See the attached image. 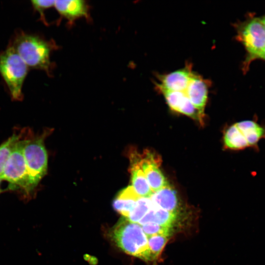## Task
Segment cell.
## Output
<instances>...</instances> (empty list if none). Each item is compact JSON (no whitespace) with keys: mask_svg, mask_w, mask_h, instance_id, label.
I'll return each mask as SVG.
<instances>
[{"mask_svg":"<svg viewBox=\"0 0 265 265\" xmlns=\"http://www.w3.org/2000/svg\"><path fill=\"white\" fill-rule=\"evenodd\" d=\"M140 162L141 168L153 192L168 184L159 168L160 160L159 157L146 151L141 155Z\"/></svg>","mask_w":265,"mask_h":265,"instance_id":"10","label":"cell"},{"mask_svg":"<svg viewBox=\"0 0 265 265\" xmlns=\"http://www.w3.org/2000/svg\"><path fill=\"white\" fill-rule=\"evenodd\" d=\"M55 0H33L31 1V5L34 11L39 13L40 20L46 24L44 11L48 8L53 7Z\"/></svg>","mask_w":265,"mask_h":265,"instance_id":"21","label":"cell"},{"mask_svg":"<svg viewBox=\"0 0 265 265\" xmlns=\"http://www.w3.org/2000/svg\"><path fill=\"white\" fill-rule=\"evenodd\" d=\"M195 72L190 63L173 72L163 74H157V81L155 87L159 92L162 91L183 92L186 89L189 82Z\"/></svg>","mask_w":265,"mask_h":265,"instance_id":"8","label":"cell"},{"mask_svg":"<svg viewBox=\"0 0 265 265\" xmlns=\"http://www.w3.org/2000/svg\"><path fill=\"white\" fill-rule=\"evenodd\" d=\"M261 20L265 26V14L260 17Z\"/></svg>","mask_w":265,"mask_h":265,"instance_id":"22","label":"cell"},{"mask_svg":"<svg viewBox=\"0 0 265 265\" xmlns=\"http://www.w3.org/2000/svg\"><path fill=\"white\" fill-rule=\"evenodd\" d=\"M129 157L132 186L140 197L150 198L154 192L141 168V154L133 152Z\"/></svg>","mask_w":265,"mask_h":265,"instance_id":"12","label":"cell"},{"mask_svg":"<svg viewBox=\"0 0 265 265\" xmlns=\"http://www.w3.org/2000/svg\"><path fill=\"white\" fill-rule=\"evenodd\" d=\"M111 235L117 246L126 253L145 261L153 260L148 237L139 224L122 217L114 226Z\"/></svg>","mask_w":265,"mask_h":265,"instance_id":"4","label":"cell"},{"mask_svg":"<svg viewBox=\"0 0 265 265\" xmlns=\"http://www.w3.org/2000/svg\"><path fill=\"white\" fill-rule=\"evenodd\" d=\"M168 236L156 235L148 237V246L153 260L160 254L167 241Z\"/></svg>","mask_w":265,"mask_h":265,"instance_id":"19","label":"cell"},{"mask_svg":"<svg viewBox=\"0 0 265 265\" xmlns=\"http://www.w3.org/2000/svg\"><path fill=\"white\" fill-rule=\"evenodd\" d=\"M23 138L17 144L12 152L0 175L3 181L8 182L9 189L16 187L22 189L29 195L28 189V174L26 165L23 153Z\"/></svg>","mask_w":265,"mask_h":265,"instance_id":"7","label":"cell"},{"mask_svg":"<svg viewBox=\"0 0 265 265\" xmlns=\"http://www.w3.org/2000/svg\"><path fill=\"white\" fill-rule=\"evenodd\" d=\"M234 27L236 38L246 52L242 66L245 72L253 61L260 59L265 50V26L260 17L250 13L243 21L236 23Z\"/></svg>","mask_w":265,"mask_h":265,"instance_id":"3","label":"cell"},{"mask_svg":"<svg viewBox=\"0 0 265 265\" xmlns=\"http://www.w3.org/2000/svg\"><path fill=\"white\" fill-rule=\"evenodd\" d=\"M154 206L177 213L179 203L175 190L168 184L154 192L150 197Z\"/></svg>","mask_w":265,"mask_h":265,"instance_id":"14","label":"cell"},{"mask_svg":"<svg viewBox=\"0 0 265 265\" xmlns=\"http://www.w3.org/2000/svg\"><path fill=\"white\" fill-rule=\"evenodd\" d=\"M153 206L150 198L140 197L127 218L132 222L138 223Z\"/></svg>","mask_w":265,"mask_h":265,"instance_id":"18","label":"cell"},{"mask_svg":"<svg viewBox=\"0 0 265 265\" xmlns=\"http://www.w3.org/2000/svg\"><path fill=\"white\" fill-rule=\"evenodd\" d=\"M25 132L14 133L0 145V175L4 165L18 143L24 137Z\"/></svg>","mask_w":265,"mask_h":265,"instance_id":"17","label":"cell"},{"mask_svg":"<svg viewBox=\"0 0 265 265\" xmlns=\"http://www.w3.org/2000/svg\"><path fill=\"white\" fill-rule=\"evenodd\" d=\"M142 228L147 237L156 235L169 236L171 228L163 226L154 222H150L141 225Z\"/></svg>","mask_w":265,"mask_h":265,"instance_id":"20","label":"cell"},{"mask_svg":"<svg viewBox=\"0 0 265 265\" xmlns=\"http://www.w3.org/2000/svg\"><path fill=\"white\" fill-rule=\"evenodd\" d=\"M140 197L132 186L121 190L113 202L115 211L127 218L134 208Z\"/></svg>","mask_w":265,"mask_h":265,"instance_id":"15","label":"cell"},{"mask_svg":"<svg viewBox=\"0 0 265 265\" xmlns=\"http://www.w3.org/2000/svg\"><path fill=\"white\" fill-rule=\"evenodd\" d=\"M2 181H3L2 179H1V178L0 176V184H1V182H2Z\"/></svg>","mask_w":265,"mask_h":265,"instance_id":"25","label":"cell"},{"mask_svg":"<svg viewBox=\"0 0 265 265\" xmlns=\"http://www.w3.org/2000/svg\"><path fill=\"white\" fill-rule=\"evenodd\" d=\"M29 68L17 53L7 46L0 52V75L12 100L23 99L22 88Z\"/></svg>","mask_w":265,"mask_h":265,"instance_id":"5","label":"cell"},{"mask_svg":"<svg viewBox=\"0 0 265 265\" xmlns=\"http://www.w3.org/2000/svg\"><path fill=\"white\" fill-rule=\"evenodd\" d=\"M163 95L169 108L175 112L183 114L203 124L198 111L191 103L184 91H162Z\"/></svg>","mask_w":265,"mask_h":265,"instance_id":"11","label":"cell"},{"mask_svg":"<svg viewBox=\"0 0 265 265\" xmlns=\"http://www.w3.org/2000/svg\"><path fill=\"white\" fill-rule=\"evenodd\" d=\"M210 84L208 80L195 73L184 91L203 122Z\"/></svg>","mask_w":265,"mask_h":265,"instance_id":"9","label":"cell"},{"mask_svg":"<svg viewBox=\"0 0 265 265\" xmlns=\"http://www.w3.org/2000/svg\"><path fill=\"white\" fill-rule=\"evenodd\" d=\"M54 7L60 15L71 23L78 19L87 17L88 16V7L84 0H55Z\"/></svg>","mask_w":265,"mask_h":265,"instance_id":"13","label":"cell"},{"mask_svg":"<svg viewBox=\"0 0 265 265\" xmlns=\"http://www.w3.org/2000/svg\"><path fill=\"white\" fill-rule=\"evenodd\" d=\"M8 46L14 49L29 69L42 70L48 75H52L51 55L56 48L52 40L19 29L15 32Z\"/></svg>","mask_w":265,"mask_h":265,"instance_id":"1","label":"cell"},{"mask_svg":"<svg viewBox=\"0 0 265 265\" xmlns=\"http://www.w3.org/2000/svg\"><path fill=\"white\" fill-rule=\"evenodd\" d=\"M260 59L265 60V50L264 51L263 53L261 55Z\"/></svg>","mask_w":265,"mask_h":265,"instance_id":"23","label":"cell"},{"mask_svg":"<svg viewBox=\"0 0 265 265\" xmlns=\"http://www.w3.org/2000/svg\"><path fill=\"white\" fill-rule=\"evenodd\" d=\"M176 218L177 213L170 212L153 206L138 224L141 226L147 223L154 222L163 226L172 228Z\"/></svg>","mask_w":265,"mask_h":265,"instance_id":"16","label":"cell"},{"mask_svg":"<svg viewBox=\"0 0 265 265\" xmlns=\"http://www.w3.org/2000/svg\"><path fill=\"white\" fill-rule=\"evenodd\" d=\"M45 134L25 137L23 140V153L28 174L29 195L47 173L48 154L44 145Z\"/></svg>","mask_w":265,"mask_h":265,"instance_id":"6","label":"cell"},{"mask_svg":"<svg viewBox=\"0 0 265 265\" xmlns=\"http://www.w3.org/2000/svg\"><path fill=\"white\" fill-rule=\"evenodd\" d=\"M9 190L8 188H7L6 189H2L1 188H0V194L1 193L5 191L6 190Z\"/></svg>","mask_w":265,"mask_h":265,"instance_id":"24","label":"cell"},{"mask_svg":"<svg viewBox=\"0 0 265 265\" xmlns=\"http://www.w3.org/2000/svg\"><path fill=\"white\" fill-rule=\"evenodd\" d=\"M265 139V121L259 122L255 114L251 119L236 122L225 131L223 141L225 148L233 151L250 149L260 151L259 142Z\"/></svg>","mask_w":265,"mask_h":265,"instance_id":"2","label":"cell"}]
</instances>
